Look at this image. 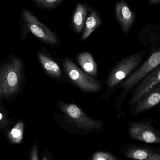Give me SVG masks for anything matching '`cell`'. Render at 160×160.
<instances>
[{"instance_id":"d6986e66","label":"cell","mask_w":160,"mask_h":160,"mask_svg":"<svg viewBox=\"0 0 160 160\" xmlns=\"http://www.w3.org/2000/svg\"><path fill=\"white\" fill-rule=\"evenodd\" d=\"M31 160H38V152L36 145L33 146L31 153Z\"/></svg>"},{"instance_id":"8992f818","label":"cell","mask_w":160,"mask_h":160,"mask_svg":"<svg viewBox=\"0 0 160 160\" xmlns=\"http://www.w3.org/2000/svg\"><path fill=\"white\" fill-rule=\"evenodd\" d=\"M128 132L131 138L148 143H160V136L157 131L148 122L137 121L130 124Z\"/></svg>"},{"instance_id":"7a4b0ae2","label":"cell","mask_w":160,"mask_h":160,"mask_svg":"<svg viewBox=\"0 0 160 160\" xmlns=\"http://www.w3.org/2000/svg\"><path fill=\"white\" fill-rule=\"evenodd\" d=\"M160 51L159 49L152 54L130 76L122 81L120 86L122 92L118 97L116 108H121L129 92L153 69L160 66Z\"/></svg>"},{"instance_id":"e0dca14e","label":"cell","mask_w":160,"mask_h":160,"mask_svg":"<svg viewBox=\"0 0 160 160\" xmlns=\"http://www.w3.org/2000/svg\"><path fill=\"white\" fill-rule=\"evenodd\" d=\"M63 2L62 0H39L35 1L36 4L46 9H55Z\"/></svg>"},{"instance_id":"52a82bcc","label":"cell","mask_w":160,"mask_h":160,"mask_svg":"<svg viewBox=\"0 0 160 160\" xmlns=\"http://www.w3.org/2000/svg\"><path fill=\"white\" fill-rule=\"evenodd\" d=\"M160 83V66L156 67L147 75L137 86L135 87L130 100L131 105H134L138 100L148 93Z\"/></svg>"},{"instance_id":"9a60e30c","label":"cell","mask_w":160,"mask_h":160,"mask_svg":"<svg viewBox=\"0 0 160 160\" xmlns=\"http://www.w3.org/2000/svg\"><path fill=\"white\" fill-rule=\"evenodd\" d=\"M39 58L42 65L48 73L57 78L60 77L61 70L57 62L43 54H39Z\"/></svg>"},{"instance_id":"7c38bea8","label":"cell","mask_w":160,"mask_h":160,"mask_svg":"<svg viewBox=\"0 0 160 160\" xmlns=\"http://www.w3.org/2000/svg\"><path fill=\"white\" fill-rule=\"evenodd\" d=\"M78 62L84 72L90 77H95L97 76V64L93 56L88 52H83L77 57Z\"/></svg>"},{"instance_id":"2e32d148","label":"cell","mask_w":160,"mask_h":160,"mask_svg":"<svg viewBox=\"0 0 160 160\" xmlns=\"http://www.w3.org/2000/svg\"><path fill=\"white\" fill-rule=\"evenodd\" d=\"M24 123L18 122L10 132V138L15 143H18L23 139Z\"/></svg>"},{"instance_id":"5b68a950","label":"cell","mask_w":160,"mask_h":160,"mask_svg":"<svg viewBox=\"0 0 160 160\" xmlns=\"http://www.w3.org/2000/svg\"><path fill=\"white\" fill-rule=\"evenodd\" d=\"M62 110L79 129L88 132L100 131L102 127L101 122L88 117L78 106L74 104L62 103Z\"/></svg>"},{"instance_id":"44dd1931","label":"cell","mask_w":160,"mask_h":160,"mask_svg":"<svg viewBox=\"0 0 160 160\" xmlns=\"http://www.w3.org/2000/svg\"><path fill=\"white\" fill-rule=\"evenodd\" d=\"M2 114L1 113H0V120L2 119Z\"/></svg>"},{"instance_id":"9c48e42d","label":"cell","mask_w":160,"mask_h":160,"mask_svg":"<svg viewBox=\"0 0 160 160\" xmlns=\"http://www.w3.org/2000/svg\"><path fill=\"white\" fill-rule=\"evenodd\" d=\"M115 14L122 30L127 34L134 21L136 16L134 12L131 10L125 2L121 1L115 5Z\"/></svg>"},{"instance_id":"ffe728a7","label":"cell","mask_w":160,"mask_h":160,"mask_svg":"<svg viewBox=\"0 0 160 160\" xmlns=\"http://www.w3.org/2000/svg\"><path fill=\"white\" fill-rule=\"evenodd\" d=\"M148 3L151 5H158L160 3V0H148Z\"/></svg>"},{"instance_id":"5bb4252c","label":"cell","mask_w":160,"mask_h":160,"mask_svg":"<svg viewBox=\"0 0 160 160\" xmlns=\"http://www.w3.org/2000/svg\"><path fill=\"white\" fill-rule=\"evenodd\" d=\"M101 19L94 11L91 12L89 15L86 18L84 25V30L82 34V39L85 40L102 24Z\"/></svg>"},{"instance_id":"ac0fdd59","label":"cell","mask_w":160,"mask_h":160,"mask_svg":"<svg viewBox=\"0 0 160 160\" xmlns=\"http://www.w3.org/2000/svg\"><path fill=\"white\" fill-rule=\"evenodd\" d=\"M90 160H121L108 152H95Z\"/></svg>"},{"instance_id":"8fae6325","label":"cell","mask_w":160,"mask_h":160,"mask_svg":"<svg viewBox=\"0 0 160 160\" xmlns=\"http://www.w3.org/2000/svg\"><path fill=\"white\" fill-rule=\"evenodd\" d=\"M122 152L127 157L133 160H160V153L148 148L132 146Z\"/></svg>"},{"instance_id":"3957f363","label":"cell","mask_w":160,"mask_h":160,"mask_svg":"<svg viewBox=\"0 0 160 160\" xmlns=\"http://www.w3.org/2000/svg\"><path fill=\"white\" fill-rule=\"evenodd\" d=\"M22 66L20 61L13 59L0 69V98L15 93L22 79Z\"/></svg>"},{"instance_id":"6da1fadb","label":"cell","mask_w":160,"mask_h":160,"mask_svg":"<svg viewBox=\"0 0 160 160\" xmlns=\"http://www.w3.org/2000/svg\"><path fill=\"white\" fill-rule=\"evenodd\" d=\"M142 50L128 55L113 67L106 80L108 88H113L124 81L138 68L146 56Z\"/></svg>"},{"instance_id":"7402d4cb","label":"cell","mask_w":160,"mask_h":160,"mask_svg":"<svg viewBox=\"0 0 160 160\" xmlns=\"http://www.w3.org/2000/svg\"><path fill=\"white\" fill-rule=\"evenodd\" d=\"M43 160H47V159H46V158H44V159H43Z\"/></svg>"},{"instance_id":"30bf717a","label":"cell","mask_w":160,"mask_h":160,"mask_svg":"<svg viewBox=\"0 0 160 160\" xmlns=\"http://www.w3.org/2000/svg\"><path fill=\"white\" fill-rule=\"evenodd\" d=\"M160 101V84L138 100L134 105L135 108L131 113L134 116L149 110L158 104Z\"/></svg>"},{"instance_id":"277c9868","label":"cell","mask_w":160,"mask_h":160,"mask_svg":"<svg viewBox=\"0 0 160 160\" xmlns=\"http://www.w3.org/2000/svg\"><path fill=\"white\" fill-rule=\"evenodd\" d=\"M63 67L67 76L81 91L98 92L102 89V82L85 73L69 58L64 60Z\"/></svg>"},{"instance_id":"ba28073f","label":"cell","mask_w":160,"mask_h":160,"mask_svg":"<svg viewBox=\"0 0 160 160\" xmlns=\"http://www.w3.org/2000/svg\"><path fill=\"white\" fill-rule=\"evenodd\" d=\"M24 17L31 32L43 41L52 45L58 44V39L46 26L40 23L35 16L28 12H24Z\"/></svg>"},{"instance_id":"4fadbf2b","label":"cell","mask_w":160,"mask_h":160,"mask_svg":"<svg viewBox=\"0 0 160 160\" xmlns=\"http://www.w3.org/2000/svg\"><path fill=\"white\" fill-rule=\"evenodd\" d=\"M87 14L88 8L87 6L82 3H77L72 18L73 26L77 33H80L83 30Z\"/></svg>"}]
</instances>
